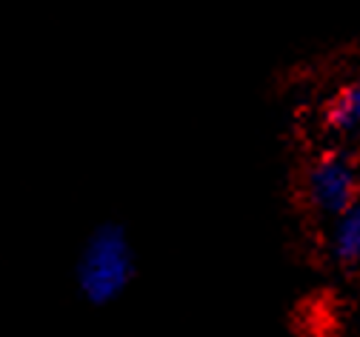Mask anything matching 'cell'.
<instances>
[{
  "mask_svg": "<svg viewBox=\"0 0 360 337\" xmlns=\"http://www.w3.org/2000/svg\"><path fill=\"white\" fill-rule=\"evenodd\" d=\"M329 246H332V255L338 263H343V266L360 263V203L335 217Z\"/></svg>",
  "mask_w": 360,
  "mask_h": 337,
  "instance_id": "obj_4",
  "label": "cell"
},
{
  "mask_svg": "<svg viewBox=\"0 0 360 337\" xmlns=\"http://www.w3.org/2000/svg\"><path fill=\"white\" fill-rule=\"evenodd\" d=\"M306 201L321 215H329L332 220L352 206H357V189L360 174L349 155L343 152H326L314 160L306 172Z\"/></svg>",
  "mask_w": 360,
  "mask_h": 337,
  "instance_id": "obj_2",
  "label": "cell"
},
{
  "mask_svg": "<svg viewBox=\"0 0 360 337\" xmlns=\"http://www.w3.org/2000/svg\"><path fill=\"white\" fill-rule=\"evenodd\" d=\"M326 126L335 134H357L360 132V77L349 80L326 106Z\"/></svg>",
  "mask_w": 360,
  "mask_h": 337,
  "instance_id": "obj_3",
  "label": "cell"
},
{
  "mask_svg": "<svg viewBox=\"0 0 360 337\" xmlns=\"http://www.w3.org/2000/svg\"><path fill=\"white\" fill-rule=\"evenodd\" d=\"M134 277V252L129 234L115 226H98L80 249L77 260V286L89 303L103 306L126 292Z\"/></svg>",
  "mask_w": 360,
  "mask_h": 337,
  "instance_id": "obj_1",
  "label": "cell"
}]
</instances>
